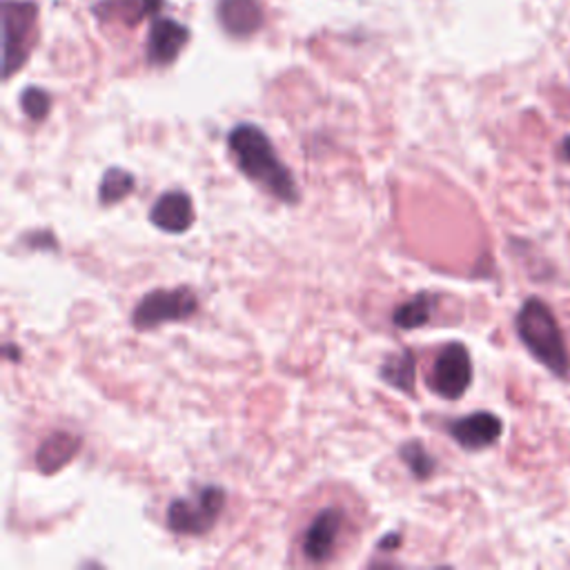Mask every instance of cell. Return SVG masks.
<instances>
[{"label":"cell","mask_w":570,"mask_h":570,"mask_svg":"<svg viewBox=\"0 0 570 570\" xmlns=\"http://www.w3.org/2000/svg\"><path fill=\"white\" fill-rule=\"evenodd\" d=\"M228 148L234 157L236 168L252 183L270 192L281 203L297 205L302 201V192L293 170L278 159L270 136L261 127L252 123L236 125L228 134Z\"/></svg>","instance_id":"6da1fadb"},{"label":"cell","mask_w":570,"mask_h":570,"mask_svg":"<svg viewBox=\"0 0 570 570\" xmlns=\"http://www.w3.org/2000/svg\"><path fill=\"white\" fill-rule=\"evenodd\" d=\"M517 335L530 355L559 377L568 372V352L561 330L550 308L539 299H528L517 315Z\"/></svg>","instance_id":"7a4b0ae2"},{"label":"cell","mask_w":570,"mask_h":570,"mask_svg":"<svg viewBox=\"0 0 570 570\" xmlns=\"http://www.w3.org/2000/svg\"><path fill=\"white\" fill-rule=\"evenodd\" d=\"M225 490L221 486H203L194 497L175 499L168 508V528L177 535L201 537L212 530L225 508Z\"/></svg>","instance_id":"3957f363"},{"label":"cell","mask_w":570,"mask_h":570,"mask_svg":"<svg viewBox=\"0 0 570 570\" xmlns=\"http://www.w3.org/2000/svg\"><path fill=\"white\" fill-rule=\"evenodd\" d=\"M197 310L199 299L188 285H181V288L172 291H155L136 304L131 313V326L140 332H146L166 324L186 321Z\"/></svg>","instance_id":"277c9868"},{"label":"cell","mask_w":570,"mask_h":570,"mask_svg":"<svg viewBox=\"0 0 570 570\" xmlns=\"http://www.w3.org/2000/svg\"><path fill=\"white\" fill-rule=\"evenodd\" d=\"M39 10L32 3H14L8 0L3 6V30H6V78H10L30 56Z\"/></svg>","instance_id":"5b68a950"},{"label":"cell","mask_w":570,"mask_h":570,"mask_svg":"<svg viewBox=\"0 0 570 570\" xmlns=\"http://www.w3.org/2000/svg\"><path fill=\"white\" fill-rule=\"evenodd\" d=\"M473 383L471 352L462 344H451L442 350L433 366L431 386L444 399H462Z\"/></svg>","instance_id":"8992f818"},{"label":"cell","mask_w":570,"mask_h":570,"mask_svg":"<svg viewBox=\"0 0 570 570\" xmlns=\"http://www.w3.org/2000/svg\"><path fill=\"white\" fill-rule=\"evenodd\" d=\"M341 528H344V513L335 506L324 508L304 532V541H302L304 557L313 563L328 561L335 552Z\"/></svg>","instance_id":"52a82bcc"},{"label":"cell","mask_w":570,"mask_h":570,"mask_svg":"<svg viewBox=\"0 0 570 570\" xmlns=\"http://www.w3.org/2000/svg\"><path fill=\"white\" fill-rule=\"evenodd\" d=\"M504 431V423L493 412H473L448 425L451 437L466 451H482L493 446Z\"/></svg>","instance_id":"ba28073f"},{"label":"cell","mask_w":570,"mask_h":570,"mask_svg":"<svg viewBox=\"0 0 570 570\" xmlns=\"http://www.w3.org/2000/svg\"><path fill=\"white\" fill-rule=\"evenodd\" d=\"M150 221L168 234L188 232L194 225V205L190 194L183 190L163 192L150 210Z\"/></svg>","instance_id":"9c48e42d"},{"label":"cell","mask_w":570,"mask_h":570,"mask_svg":"<svg viewBox=\"0 0 570 570\" xmlns=\"http://www.w3.org/2000/svg\"><path fill=\"white\" fill-rule=\"evenodd\" d=\"M190 41L188 28L172 19H159L152 23L148 36V59L152 65H170L183 52Z\"/></svg>","instance_id":"30bf717a"},{"label":"cell","mask_w":570,"mask_h":570,"mask_svg":"<svg viewBox=\"0 0 570 570\" xmlns=\"http://www.w3.org/2000/svg\"><path fill=\"white\" fill-rule=\"evenodd\" d=\"M219 21L228 34L245 39L263 28V10L258 0H221Z\"/></svg>","instance_id":"8fae6325"},{"label":"cell","mask_w":570,"mask_h":570,"mask_svg":"<svg viewBox=\"0 0 570 570\" xmlns=\"http://www.w3.org/2000/svg\"><path fill=\"white\" fill-rule=\"evenodd\" d=\"M83 440L78 435L65 433V431H56L52 433L39 448L36 453V466L43 475H52L59 473L61 468H65L78 453H81Z\"/></svg>","instance_id":"7c38bea8"},{"label":"cell","mask_w":570,"mask_h":570,"mask_svg":"<svg viewBox=\"0 0 570 570\" xmlns=\"http://www.w3.org/2000/svg\"><path fill=\"white\" fill-rule=\"evenodd\" d=\"M379 377L401 390L403 394H414V383H416V359L412 350H401L399 355L388 357L381 368H379Z\"/></svg>","instance_id":"4fadbf2b"},{"label":"cell","mask_w":570,"mask_h":570,"mask_svg":"<svg viewBox=\"0 0 570 570\" xmlns=\"http://www.w3.org/2000/svg\"><path fill=\"white\" fill-rule=\"evenodd\" d=\"M435 308H437V297L435 295L419 293L392 313V324L399 330L423 328L425 324H431V319L435 315Z\"/></svg>","instance_id":"5bb4252c"},{"label":"cell","mask_w":570,"mask_h":570,"mask_svg":"<svg viewBox=\"0 0 570 570\" xmlns=\"http://www.w3.org/2000/svg\"><path fill=\"white\" fill-rule=\"evenodd\" d=\"M136 190V179L123 168H109L98 186L101 205H116Z\"/></svg>","instance_id":"9a60e30c"},{"label":"cell","mask_w":570,"mask_h":570,"mask_svg":"<svg viewBox=\"0 0 570 570\" xmlns=\"http://www.w3.org/2000/svg\"><path fill=\"white\" fill-rule=\"evenodd\" d=\"M399 457L405 464V468L421 482L431 479L437 471V460L421 446V442H405L399 448Z\"/></svg>","instance_id":"2e32d148"},{"label":"cell","mask_w":570,"mask_h":570,"mask_svg":"<svg viewBox=\"0 0 570 570\" xmlns=\"http://www.w3.org/2000/svg\"><path fill=\"white\" fill-rule=\"evenodd\" d=\"M21 107L32 120H43L52 109V96L41 87H28L21 94Z\"/></svg>","instance_id":"e0dca14e"},{"label":"cell","mask_w":570,"mask_h":570,"mask_svg":"<svg viewBox=\"0 0 570 570\" xmlns=\"http://www.w3.org/2000/svg\"><path fill=\"white\" fill-rule=\"evenodd\" d=\"M161 3H163V0H125L123 6H129V10H127V12H131V14H129V23H136V21H140L142 17H148V14L157 12V10L161 8ZM127 12H125V14H127Z\"/></svg>","instance_id":"ac0fdd59"},{"label":"cell","mask_w":570,"mask_h":570,"mask_svg":"<svg viewBox=\"0 0 570 570\" xmlns=\"http://www.w3.org/2000/svg\"><path fill=\"white\" fill-rule=\"evenodd\" d=\"M399 543H401V537H399L397 532H390L383 541H379V548H381V550H383V548H390V546H392V548H397Z\"/></svg>","instance_id":"d6986e66"},{"label":"cell","mask_w":570,"mask_h":570,"mask_svg":"<svg viewBox=\"0 0 570 570\" xmlns=\"http://www.w3.org/2000/svg\"><path fill=\"white\" fill-rule=\"evenodd\" d=\"M6 355H10L8 359H12V361L21 359V350H17L12 344H6Z\"/></svg>","instance_id":"ffe728a7"},{"label":"cell","mask_w":570,"mask_h":570,"mask_svg":"<svg viewBox=\"0 0 570 570\" xmlns=\"http://www.w3.org/2000/svg\"><path fill=\"white\" fill-rule=\"evenodd\" d=\"M561 155L570 161V136L563 140V146H561Z\"/></svg>","instance_id":"44dd1931"}]
</instances>
